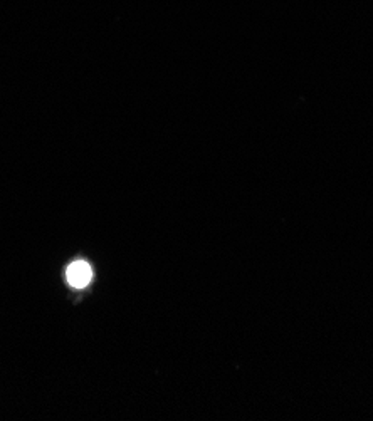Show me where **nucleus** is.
Instances as JSON below:
<instances>
[{
  "instance_id": "obj_1",
  "label": "nucleus",
  "mask_w": 373,
  "mask_h": 421,
  "mask_svg": "<svg viewBox=\"0 0 373 421\" xmlns=\"http://www.w3.org/2000/svg\"><path fill=\"white\" fill-rule=\"evenodd\" d=\"M66 279L68 282L76 289H84L93 279V269L88 262L84 261H76L68 267L66 270Z\"/></svg>"
}]
</instances>
